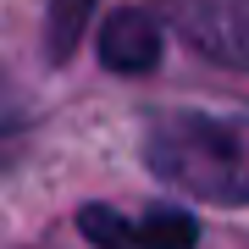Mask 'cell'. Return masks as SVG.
Returning <instances> with one entry per match:
<instances>
[{
  "instance_id": "cell-1",
  "label": "cell",
  "mask_w": 249,
  "mask_h": 249,
  "mask_svg": "<svg viewBox=\"0 0 249 249\" xmlns=\"http://www.w3.org/2000/svg\"><path fill=\"white\" fill-rule=\"evenodd\" d=\"M144 160L194 199L249 205V111H166L150 122Z\"/></svg>"
},
{
  "instance_id": "cell-2",
  "label": "cell",
  "mask_w": 249,
  "mask_h": 249,
  "mask_svg": "<svg viewBox=\"0 0 249 249\" xmlns=\"http://www.w3.org/2000/svg\"><path fill=\"white\" fill-rule=\"evenodd\" d=\"M199 55L249 72V0H155Z\"/></svg>"
},
{
  "instance_id": "cell-3",
  "label": "cell",
  "mask_w": 249,
  "mask_h": 249,
  "mask_svg": "<svg viewBox=\"0 0 249 249\" xmlns=\"http://www.w3.org/2000/svg\"><path fill=\"white\" fill-rule=\"evenodd\" d=\"M78 227L100 249H194L199 244V222L183 216L178 205H150L144 216H116L106 205H83Z\"/></svg>"
},
{
  "instance_id": "cell-4",
  "label": "cell",
  "mask_w": 249,
  "mask_h": 249,
  "mask_svg": "<svg viewBox=\"0 0 249 249\" xmlns=\"http://www.w3.org/2000/svg\"><path fill=\"white\" fill-rule=\"evenodd\" d=\"M160 22L144 11H111V22L100 28V61L111 72H155L160 67Z\"/></svg>"
},
{
  "instance_id": "cell-5",
  "label": "cell",
  "mask_w": 249,
  "mask_h": 249,
  "mask_svg": "<svg viewBox=\"0 0 249 249\" xmlns=\"http://www.w3.org/2000/svg\"><path fill=\"white\" fill-rule=\"evenodd\" d=\"M22 127H28V111H22L17 89L0 78V166H6V160H11V150L22 144Z\"/></svg>"
},
{
  "instance_id": "cell-6",
  "label": "cell",
  "mask_w": 249,
  "mask_h": 249,
  "mask_svg": "<svg viewBox=\"0 0 249 249\" xmlns=\"http://www.w3.org/2000/svg\"><path fill=\"white\" fill-rule=\"evenodd\" d=\"M89 6H94V0H55V22H50V55H55V61L72 50V39H78Z\"/></svg>"
}]
</instances>
